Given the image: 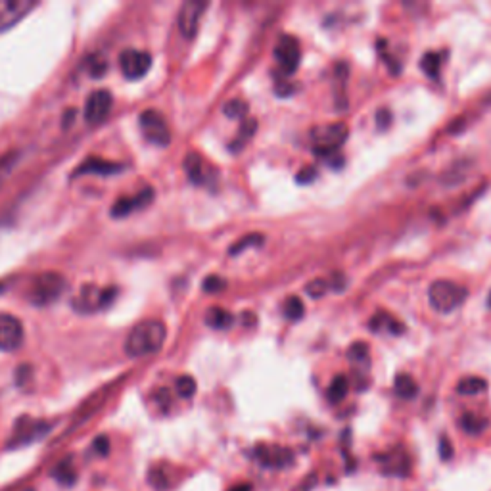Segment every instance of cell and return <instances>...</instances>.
Returning a JSON list of instances; mask_svg holds the SVG:
<instances>
[{
	"instance_id": "2",
	"label": "cell",
	"mask_w": 491,
	"mask_h": 491,
	"mask_svg": "<svg viewBox=\"0 0 491 491\" xmlns=\"http://www.w3.org/2000/svg\"><path fill=\"white\" fill-rule=\"evenodd\" d=\"M313 137V154L321 158H332L336 156L339 148L349 137V129L344 121L330 123V125H321L311 130Z\"/></svg>"
},
{
	"instance_id": "34",
	"label": "cell",
	"mask_w": 491,
	"mask_h": 491,
	"mask_svg": "<svg viewBox=\"0 0 491 491\" xmlns=\"http://www.w3.org/2000/svg\"><path fill=\"white\" fill-rule=\"evenodd\" d=\"M202 288L203 292H208V294H217V292H221V290L227 288V282H224V278H221V276L210 275L206 281H203Z\"/></svg>"
},
{
	"instance_id": "7",
	"label": "cell",
	"mask_w": 491,
	"mask_h": 491,
	"mask_svg": "<svg viewBox=\"0 0 491 491\" xmlns=\"http://www.w3.org/2000/svg\"><path fill=\"white\" fill-rule=\"evenodd\" d=\"M138 125L148 142L156 146H169L171 130H169L166 117L161 116L158 109H144L138 117Z\"/></svg>"
},
{
	"instance_id": "12",
	"label": "cell",
	"mask_w": 491,
	"mask_h": 491,
	"mask_svg": "<svg viewBox=\"0 0 491 491\" xmlns=\"http://www.w3.org/2000/svg\"><path fill=\"white\" fill-rule=\"evenodd\" d=\"M114 106V96L106 88L94 90L85 102V121L88 125H100L109 116Z\"/></svg>"
},
{
	"instance_id": "47",
	"label": "cell",
	"mask_w": 491,
	"mask_h": 491,
	"mask_svg": "<svg viewBox=\"0 0 491 491\" xmlns=\"http://www.w3.org/2000/svg\"><path fill=\"white\" fill-rule=\"evenodd\" d=\"M18 491H36L35 487H23V490H18Z\"/></svg>"
},
{
	"instance_id": "41",
	"label": "cell",
	"mask_w": 491,
	"mask_h": 491,
	"mask_svg": "<svg viewBox=\"0 0 491 491\" xmlns=\"http://www.w3.org/2000/svg\"><path fill=\"white\" fill-rule=\"evenodd\" d=\"M275 90L276 96H292L294 90H296V85H290L286 79H281L278 81V85L275 87Z\"/></svg>"
},
{
	"instance_id": "20",
	"label": "cell",
	"mask_w": 491,
	"mask_h": 491,
	"mask_svg": "<svg viewBox=\"0 0 491 491\" xmlns=\"http://www.w3.org/2000/svg\"><path fill=\"white\" fill-rule=\"evenodd\" d=\"M52 478H54L60 485H65V487H72V485L77 482L79 474H77V470H75L72 457L62 459V461L52 469Z\"/></svg>"
},
{
	"instance_id": "36",
	"label": "cell",
	"mask_w": 491,
	"mask_h": 491,
	"mask_svg": "<svg viewBox=\"0 0 491 491\" xmlns=\"http://www.w3.org/2000/svg\"><path fill=\"white\" fill-rule=\"evenodd\" d=\"M391 123V112L388 108H380L376 112V127L380 130H386Z\"/></svg>"
},
{
	"instance_id": "4",
	"label": "cell",
	"mask_w": 491,
	"mask_h": 491,
	"mask_svg": "<svg viewBox=\"0 0 491 491\" xmlns=\"http://www.w3.org/2000/svg\"><path fill=\"white\" fill-rule=\"evenodd\" d=\"M67 288V282L58 273H43L33 281L29 288V302L36 307H46L54 304Z\"/></svg>"
},
{
	"instance_id": "11",
	"label": "cell",
	"mask_w": 491,
	"mask_h": 491,
	"mask_svg": "<svg viewBox=\"0 0 491 491\" xmlns=\"http://www.w3.org/2000/svg\"><path fill=\"white\" fill-rule=\"evenodd\" d=\"M119 65H121V72L127 79H142L152 67V56L144 51L129 48L119 56Z\"/></svg>"
},
{
	"instance_id": "44",
	"label": "cell",
	"mask_w": 491,
	"mask_h": 491,
	"mask_svg": "<svg viewBox=\"0 0 491 491\" xmlns=\"http://www.w3.org/2000/svg\"><path fill=\"white\" fill-rule=\"evenodd\" d=\"M158 401H159V405L163 407V409H167V407H169V391L159 390L158 391Z\"/></svg>"
},
{
	"instance_id": "31",
	"label": "cell",
	"mask_w": 491,
	"mask_h": 491,
	"mask_svg": "<svg viewBox=\"0 0 491 491\" xmlns=\"http://www.w3.org/2000/svg\"><path fill=\"white\" fill-rule=\"evenodd\" d=\"M175 388H177V394H179L182 399H190L196 394V380L192 376L182 375L177 378Z\"/></svg>"
},
{
	"instance_id": "33",
	"label": "cell",
	"mask_w": 491,
	"mask_h": 491,
	"mask_svg": "<svg viewBox=\"0 0 491 491\" xmlns=\"http://www.w3.org/2000/svg\"><path fill=\"white\" fill-rule=\"evenodd\" d=\"M347 357H349V359H351V361H355V363L367 361L368 344H365V342H355L354 346L349 347V351H347Z\"/></svg>"
},
{
	"instance_id": "22",
	"label": "cell",
	"mask_w": 491,
	"mask_h": 491,
	"mask_svg": "<svg viewBox=\"0 0 491 491\" xmlns=\"http://www.w3.org/2000/svg\"><path fill=\"white\" fill-rule=\"evenodd\" d=\"M255 130H257V119H244L242 121V125H240V130L238 135H236V138H234V142H232L229 148H231V152H240L242 148H244L250 140L253 138V135H255Z\"/></svg>"
},
{
	"instance_id": "29",
	"label": "cell",
	"mask_w": 491,
	"mask_h": 491,
	"mask_svg": "<svg viewBox=\"0 0 491 491\" xmlns=\"http://www.w3.org/2000/svg\"><path fill=\"white\" fill-rule=\"evenodd\" d=\"M284 315L290 318V321H300V318L305 315V307L304 302L300 300L297 296H288L286 302H284Z\"/></svg>"
},
{
	"instance_id": "23",
	"label": "cell",
	"mask_w": 491,
	"mask_h": 491,
	"mask_svg": "<svg viewBox=\"0 0 491 491\" xmlns=\"http://www.w3.org/2000/svg\"><path fill=\"white\" fill-rule=\"evenodd\" d=\"M394 390H396L399 398L412 399L417 398V394H419V384L411 375H398L396 382H394Z\"/></svg>"
},
{
	"instance_id": "38",
	"label": "cell",
	"mask_w": 491,
	"mask_h": 491,
	"mask_svg": "<svg viewBox=\"0 0 491 491\" xmlns=\"http://www.w3.org/2000/svg\"><path fill=\"white\" fill-rule=\"evenodd\" d=\"M93 451L94 453H98L100 457H106L109 451V440L106 438V436H98L96 440H94L93 443Z\"/></svg>"
},
{
	"instance_id": "17",
	"label": "cell",
	"mask_w": 491,
	"mask_h": 491,
	"mask_svg": "<svg viewBox=\"0 0 491 491\" xmlns=\"http://www.w3.org/2000/svg\"><path fill=\"white\" fill-rule=\"evenodd\" d=\"M184 171H187L190 182L196 184V187H203V184L210 182L211 169L198 152H190L184 158Z\"/></svg>"
},
{
	"instance_id": "42",
	"label": "cell",
	"mask_w": 491,
	"mask_h": 491,
	"mask_svg": "<svg viewBox=\"0 0 491 491\" xmlns=\"http://www.w3.org/2000/svg\"><path fill=\"white\" fill-rule=\"evenodd\" d=\"M328 284H330V288L332 290H336V292H342V290L346 288V276L344 275H339V273H336V275L328 281Z\"/></svg>"
},
{
	"instance_id": "43",
	"label": "cell",
	"mask_w": 491,
	"mask_h": 491,
	"mask_svg": "<svg viewBox=\"0 0 491 491\" xmlns=\"http://www.w3.org/2000/svg\"><path fill=\"white\" fill-rule=\"evenodd\" d=\"M315 485H317V474H309V476L304 480V487L300 491H311Z\"/></svg>"
},
{
	"instance_id": "37",
	"label": "cell",
	"mask_w": 491,
	"mask_h": 491,
	"mask_svg": "<svg viewBox=\"0 0 491 491\" xmlns=\"http://www.w3.org/2000/svg\"><path fill=\"white\" fill-rule=\"evenodd\" d=\"M106 69H108V64H106V60L104 58L96 56L94 60H90V75H93V77H100V75L106 73Z\"/></svg>"
},
{
	"instance_id": "3",
	"label": "cell",
	"mask_w": 491,
	"mask_h": 491,
	"mask_svg": "<svg viewBox=\"0 0 491 491\" xmlns=\"http://www.w3.org/2000/svg\"><path fill=\"white\" fill-rule=\"evenodd\" d=\"M466 297H469V290L451 281H436L428 290L430 305L443 315L453 313L457 307H461Z\"/></svg>"
},
{
	"instance_id": "15",
	"label": "cell",
	"mask_w": 491,
	"mask_h": 491,
	"mask_svg": "<svg viewBox=\"0 0 491 491\" xmlns=\"http://www.w3.org/2000/svg\"><path fill=\"white\" fill-rule=\"evenodd\" d=\"M35 8L33 0H0V33L14 27Z\"/></svg>"
},
{
	"instance_id": "30",
	"label": "cell",
	"mask_w": 491,
	"mask_h": 491,
	"mask_svg": "<svg viewBox=\"0 0 491 491\" xmlns=\"http://www.w3.org/2000/svg\"><path fill=\"white\" fill-rule=\"evenodd\" d=\"M248 104L240 98H232L223 106V114L231 119H244L246 114H248Z\"/></svg>"
},
{
	"instance_id": "24",
	"label": "cell",
	"mask_w": 491,
	"mask_h": 491,
	"mask_svg": "<svg viewBox=\"0 0 491 491\" xmlns=\"http://www.w3.org/2000/svg\"><path fill=\"white\" fill-rule=\"evenodd\" d=\"M459 424H461L462 430L469 433V436H480L487 428V420L484 417L476 415V412H464L461 420H459Z\"/></svg>"
},
{
	"instance_id": "46",
	"label": "cell",
	"mask_w": 491,
	"mask_h": 491,
	"mask_svg": "<svg viewBox=\"0 0 491 491\" xmlns=\"http://www.w3.org/2000/svg\"><path fill=\"white\" fill-rule=\"evenodd\" d=\"M229 491H252V485L250 484H240V485H234V487H231Z\"/></svg>"
},
{
	"instance_id": "27",
	"label": "cell",
	"mask_w": 491,
	"mask_h": 491,
	"mask_svg": "<svg viewBox=\"0 0 491 491\" xmlns=\"http://www.w3.org/2000/svg\"><path fill=\"white\" fill-rule=\"evenodd\" d=\"M420 69L426 73L430 79H440L441 69V56L438 52H426L420 58Z\"/></svg>"
},
{
	"instance_id": "6",
	"label": "cell",
	"mask_w": 491,
	"mask_h": 491,
	"mask_svg": "<svg viewBox=\"0 0 491 491\" xmlns=\"http://www.w3.org/2000/svg\"><path fill=\"white\" fill-rule=\"evenodd\" d=\"M116 296L117 288H98V286L87 284L81 288L79 296L73 300V309L79 313H96L114 304Z\"/></svg>"
},
{
	"instance_id": "45",
	"label": "cell",
	"mask_w": 491,
	"mask_h": 491,
	"mask_svg": "<svg viewBox=\"0 0 491 491\" xmlns=\"http://www.w3.org/2000/svg\"><path fill=\"white\" fill-rule=\"evenodd\" d=\"M242 317H244V321H246V323H244L246 326H252V325H255V315H253V317H252V313H244V315H242Z\"/></svg>"
},
{
	"instance_id": "14",
	"label": "cell",
	"mask_w": 491,
	"mask_h": 491,
	"mask_svg": "<svg viewBox=\"0 0 491 491\" xmlns=\"http://www.w3.org/2000/svg\"><path fill=\"white\" fill-rule=\"evenodd\" d=\"M375 461L380 462L382 474H386V476L407 478L411 474V459L403 448H396L388 453L375 455Z\"/></svg>"
},
{
	"instance_id": "9",
	"label": "cell",
	"mask_w": 491,
	"mask_h": 491,
	"mask_svg": "<svg viewBox=\"0 0 491 491\" xmlns=\"http://www.w3.org/2000/svg\"><path fill=\"white\" fill-rule=\"evenodd\" d=\"M275 58L284 75H292L296 72L300 67V58H302V51H300V43H297L296 36L281 35L275 46Z\"/></svg>"
},
{
	"instance_id": "1",
	"label": "cell",
	"mask_w": 491,
	"mask_h": 491,
	"mask_svg": "<svg viewBox=\"0 0 491 491\" xmlns=\"http://www.w3.org/2000/svg\"><path fill=\"white\" fill-rule=\"evenodd\" d=\"M166 336L167 328L161 321H156V318L142 321L127 336L125 351L133 359L158 354L159 349L163 347V344H166Z\"/></svg>"
},
{
	"instance_id": "40",
	"label": "cell",
	"mask_w": 491,
	"mask_h": 491,
	"mask_svg": "<svg viewBox=\"0 0 491 491\" xmlns=\"http://www.w3.org/2000/svg\"><path fill=\"white\" fill-rule=\"evenodd\" d=\"M150 482H152L154 487H158V490H166L167 487V478L161 474V470L159 469H154L152 472H150Z\"/></svg>"
},
{
	"instance_id": "13",
	"label": "cell",
	"mask_w": 491,
	"mask_h": 491,
	"mask_svg": "<svg viewBox=\"0 0 491 491\" xmlns=\"http://www.w3.org/2000/svg\"><path fill=\"white\" fill-rule=\"evenodd\" d=\"M206 10H208V2H200V0H188L182 4L179 12V31L184 39H194Z\"/></svg>"
},
{
	"instance_id": "39",
	"label": "cell",
	"mask_w": 491,
	"mask_h": 491,
	"mask_svg": "<svg viewBox=\"0 0 491 491\" xmlns=\"http://www.w3.org/2000/svg\"><path fill=\"white\" fill-rule=\"evenodd\" d=\"M438 453H440V459L441 461H449V459H453V445H451V441L443 436L440 440V448H438Z\"/></svg>"
},
{
	"instance_id": "35",
	"label": "cell",
	"mask_w": 491,
	"mask_h": 491,
	"mask_svg": "<svg viewBox=\"0 0 491 491\" xmlns=\"http://www.w3.org/2000/svg\"><path fill=\"white\" fill-rule=\"evenodd\" d=\"M317 167L313 166H307L304 167V169H300V173L296 175V182L297 184H309V182H313L315 179H317Z\"/></svg>"
},
{
	"instance_id": "18",
	"label": "cell",
	"mask_w": 491,
	"mask_h": 491,
	"mask_svg": "<svg viewBox=\"0 0 491 491\" xmlns=\"http://www.w3.org/2000/svg\"><path fill=\"white\" fill-rule=\"evenodd\" d=\"M121 171L123 166H119V163H114V161H108V159L88 158L75 169V175H116L121 173Z\"/></svg>"
},
{
	"instance_id": "10",
	"label": "cell",
	"mask_w": 491,
	"mask_h": 491,
	"mask_svg": "<svg viewBox=\"0 0 491 491\" xmlns=\"http://www.w3.org/2000/svg\"><path fill=\"white\" fill-rule=\"evenodd\" d=\"M23 344L22 321L10 313H0V351L12 354Z\"/></svg>"
},
{
	"instance_id": "48",
	"label": "cell",
	"mask_w": 491,
	"mask_h": 491,
	"mask_svg": "<svg viewBox=\"0 0 491 491\" xmlns=\"http://www.w3.org/2000/svg\"><path fill=\"white\" fill-rule=\"evenodd\" d=\"M490 307H491V296H490Z\"/></svg>"
},
{
	"instance_id": "19",
	"label": "cell",
	"mask_w": 491,
	"mask_h": 491,
	"mask_svg": "<svg viewBox=\"0 0 491 491\" xmlns=\"http://www.w3.org/2000/svg\"><path fill=\"white\" fill-rule=\"evenodd\" d=\"M368 328H370L372 332H384V330H386V332L394 334V336H399V334L405 332V326L399 323L398 318L388 315L386 311H378L375 317L370 318Z\"/></svg>"
},
{
	"instance_id": "28",
	"label": "cell",
	"mask_w": 491,
	"mask_h": 491,
	"mask_svg": "<svg viewBox=\"0 0 491 491\" xmlns=\"http://www.w3.org/2000/svg\"><path fill=\"white\" fill-rule=\"evenodd\" d=\"M265 242V236L260 234V232H252V234H246L244 238H240L238 242H234L231 248V255H236V253H242L250 248H260L261 244Z\"/></svg>"
},
{
	"instance_id": "5",
	"label": "cell",
	"mask_w": 491,
	"mask_h": 491,
	"mask_svg": "<svg viewBox=\"0 0 491 491\" xmlns=\"http://www.w3.org/2000/svg\"><path fill=\"white\" fill-rule=\"evenodd\" d=\"M52 422L39 419H29V417H22L15 420L14 432L10 436V440L6 443V449H22L27 448L31 443H36L43 438H46L52 430Z\"/></svg>"
},
{
	"instance_id": "25",
	"label": "cell",
	"mask_w": 491,
	"mask_h": 491,
	"mask_svg": "<svg viewBox=\"0 0 491 491\" xmlns=\"http://www.w3.org/2000/svg\"><path fill=\"white\" fill-rule=\"evenodd\" d=\"M485 390H487V382L480 376H469V378H462L461 382L457 384V391L461 396H476V394H482Z\"/></svg>"
},
{
	"instance_id": "21",
	"label": "cell",
	"mask_w": 491,
	"mask_h": 491,
	"mask_svg": "<svg viewBox=\"0 0 491 491\" xmlns=\"http://www.w3.org/2000/svg\"><path fill=\"white\" fill-rule=\"evenodd\" d=\"M206 323H208V326H211V328H215V330H224V328H231L232 326L234 315H232L231 311L219 307V305H213V307H210L208 313H206Z\"/></svg>"
},
{
	"instance_id": "16",
	"label": "cell",
	"mask_w": 491,
	"mask_h": 491,
	"mask_svg": "<svg viewBox=\"0 0 491 491\" xmlns=\"http://www.w3.org/2000/svg\"><path fill=\"white\" fill-rule=\"evenodd\" d=\"M154 200V190L152 188H144L140 190L137 196L133 198H119L114 206H112V217L116 219H121V217H129L133 211L144 210L146 206H150Z\"/></svg>"
},
{
	"instance_id": "26",
	"label": "cell",
	"mask_w": 491,
	"mask_h": 491,
	"mask_svg": "<svg viewBox=\"0 0 491 491\" xmlns=\"http://www.w3.org/2000/svg\"><path fill=\"white\" fill-rule=\"evenodd\" d=\"M347 390H349V382H347L346 376L344 375L334 376L332 384H330V388H328V391H326V398H328L330 403L336 405L339 403L342 399H346Z\"/></svg>"
},
{
	"instance_id": "8",
	"label": "cell",
	"mask_w": 491,
	"mask_h": 491,
	"mask_svg": "<svg viewBox=\"0 0 491 491\" xmlns=\"http://www.w3.org/2000/svg\"><path fill=\"white\" fill-rule=\"evenodd\" d=\"M252 457L263 469H288L296 461L292 449L281 448V445H263V443L253 448Z\"/></svg>"
},
{
	"instance_id": "32",
	"label": "cell",
	"mask_w": 491,
	"mask_h": 491,
	"mask_svg": "<svg viewBox=\"0 0 491 491\" xmlns=\"http://www.w3.org/2000/svg\"><path fill=\"white\" fill-rule=\"evenodd\" d=\"M328 288H330L328 281H325V278H315V281H311L309 284L305 286V292H307L311 297H323L326 292H328Z\"/></svg>"
}]
</instances>
